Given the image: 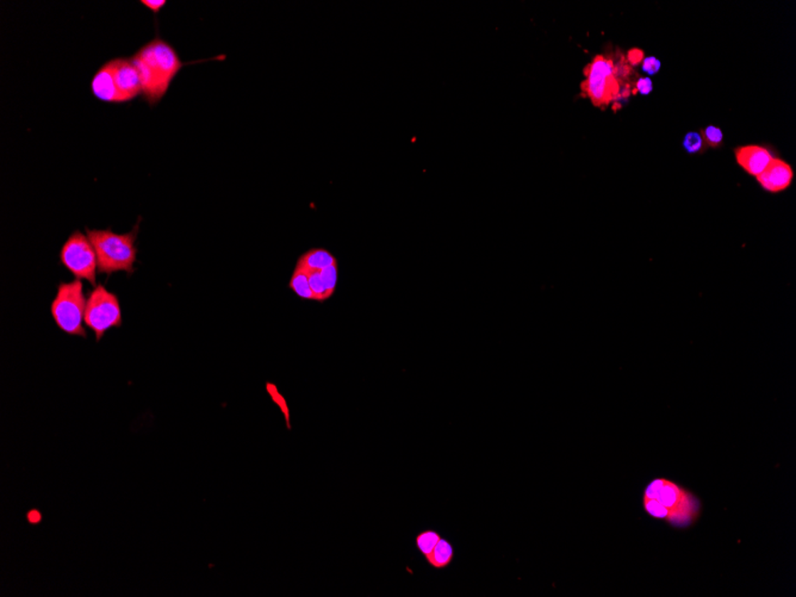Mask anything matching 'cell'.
Masks as SVG:
<instances>
[{
    "label": "cell",
    "mask_w": 796,
    "mask_h": 597,
    "mask_svg": "<svg viewBox=\"0 0 796 597\" xmlns=\"http://www.w3.org/2000/svg\"><path fill=\"white\" fill-rule=\"evenodd\" d=\"M130 58L139 72L141 95L150 106L164 98L180 70L187 66L176 49L159 36L140 48Z\"/></svg>",
    "instance_id": "cell-1"
},
{
    "label": "cell",
    "mask_w": 796,
    "mask_h": 597,
    "mask_svg": "<svg viewBox=\"0 0 796 597\" xmlns=\"http://www.w3.org/2000/svg\"><path fill=\"white\" fill-rule=\"evenodd\" d=\"M643 508L650 516L687 529L701 516V501L694 492L668 478H654L643 494Z\"/></svg>",
    "instance_id": "cell-2"
},
{
    "label": "cell",
    "mask_w": 796,
    "mask_h": 597,
    "mask_svg": "<svg viewBox=\"0 0 796 597\" xmlns=\"http://www.w3.org/2000/svg\"><path fill=\"white\" fill-rule=\"evenodd\" d=\"M86 235L95 248L98 262L99 274H110L117 272L134 274V264L137 256L136 237L139 223L127 234H117L111 229H88Z\"/></svg>",
    "instance_id": "cell-3"
},
{
    "label": "cell",
    "mask_w": 796,
    "mask_h": 597,
    "mask_svg": "<svg viewBox=\"0 0 796 597\" xmlns=\"http://www.w3.org/2000/svg\"><path fill=\"white\" fill-rule=\"evenodd\" d=\"M92 95L104 103L132 102L141 95L139 72L132 58H116L104 63L91 81Z\"/></svg>",
    "instance_id": "cell-4"
},
{
    "label": "cell",
    "mask_w": 796,
    "mask_h": 597,
    "mask_svg": "<svg viewBox=\"0 0 796 597\" xmlns=\"http://www.w3.org/2000/svg\"><path fill=\"white\" fill-rule=\"evenodd\" d=\"M629 62L617 65L613 58L604 55H597L585 68V81L582 90L595 106L609 105L617 102L620 97H626L622 88V79L631 73Z\"/></svg>",
    "instance_id": "cell-5"
},
{
    "label": "cell",
    "mask_w": 796,
    "mask_h": 597,
    "mask_svg": "<svg viewBox=\"0 0 796 597\" xmlns=\"http://www.w3.org/2000/svg\"><path fill=\"white\" fill-rule=\"evenodd\" d=\"M86 302L88 299L85 298L84 286L80 279L58 285L56 296L51 303V313L60 331L68 336H80L84 339L88 338L83 324Z\"/></svg>",
    "instance_id": "cell-6"
},
{
    "label": "cell",
    "mask_w": 796,
    "mask_h": 597,
    "mask_svg": "<svg viewBox=\"0 0 796 597\" xmlns=\"http://www.w3.org/2000/svg\"><path fill=\"white\" fill-rule=\"evenodd\" d=\"M84 322L95 333L97 343L111 328L122 327L123 320L117 295L110 292L104 285L95 286L86 302Z\"/></svg>",
    "instance_id": "cell-7"
},
{
    "label": "cell",
    "mask_w": 796,
    "mask_h": 597,
    "mask_svg": "<svg viewBox=\"0 0 796 597\" xmlns=\"http://www.w3.org/2000/svg\"><path fill=\"white\" fill-rule=\"evenodd\" d=\"M60 262L75 279L88 281L92 286H97L98 262L88 235L79 230L70 234L60 251Z\"/></svg>",
    "instance_id": "cell-8"
},
{
    "label": "cell",
    "mask_w": 796,
    "mask_h": 597,
    "mask_svg": "<svg viewBox=\"0 0 796 597\" xmlns=\"http://www.w3.org/2000/svg\"><path fill=\"white\" fill-rule=\"evenodd\" d=\"M756 179L764 191L769 193L783 192L792 185L794 171L788 162L774 157Z\"/></svg>",
    "instance_id": "cell-9"
},
{
    "label": "cell",
    "mask_w": 796,
    "mask_h": 597,
    "mask_svg": "<svg viewBox=\"0 0 796 597\" xmlns=\"http://www.w3.org/2000/svg\"><path fill=\"white\" fill-rule=\"evenodd\" d=\"M774 157L770 152L760 146L739 147L735 150L738 165L749 175L758 177Z\"/></svg>",
    "instance_id": "cell-10"
},
{
    "label": "cell",
    "mask_w": 796,
    "mask_h": 597,
    "mask_svg": "<svg viewBox=\"0 0 796 597\" xmlns=\"http://www.w3.org/2000/svg\"><path fill=\"white\" fill-rule=\"evenodd\" d=\"M298 265L307 271H322L337 264L335 256L323 248H314L300 255Z\"/></svg>",
    "instance_id": "cell-11"
},
{
    "label": "cell",
    "mask_w": 796,
    "mask_h": 597,
    "mask_svg": "<svg viewBox=\"0 0 796 597\" xmlns=\"http://www.w3.org/2000/svg\"><path fill=\"white\" fill-rule=\"evenodd\" d=\"M424 561L434 570H445L454 561L453 544L441 536V539L439 540L433 552Z\"/></svg>",
    "instance_id": "cell-12"
},
{
    "label": "cell",
    "mask_w": 796,
    "mask_h": 597,
    "mask_svg": "<svg viewBox=\"0 0 796 597\" xmlns=\"http://www.w3.org/2000/svg\"><path fill=\"white\" fill-rule=\"evenodd\" d=\"M289 288L296 294L298 297L307 301H315V296L311 291L307 271L297 264L296 269L293 271V277L290 279Z\"/></svg>",
    "instance_id": "cell-13"
},
{
    "label": "cell",
    "mask_w": 796,
    "mask_h": 597,
    "mask_svg": "<svg viewBox=\"0 0 796 597\" xmlns=\"http://www.w3.org/2000/svg\"><path fill=\"white\" fill-rule=\"evenodd\" d=\"M440 539H441L440 533L434 529H424L415 536V546L426 559L433 552Z\"/></svg>",
    "instance_id": "cell-14"
},
{
    "label": "cell",
    "mask_w": 796,
    "mask_h": 597,
    "mask_svg": "<svg viewBox=\"0 0 796 597\" xmlns=\"http://www.w3.org/2000/svg\"><path fill=\"white\" fill-rule=\"evenodd\" d=\"M266 391L267 393L270 395L271 400H272V401H273L274 403H276V405L279 407L281 412H283V415H284V417H286V427H288V430H291V417H290V408L289 405H288V402H286V397L283 396V395L279 393V390H278L277 385H276V384H273V383H266Z\"/></svg>",
    "instance_id": "cell-15"
},
{
    "label": "cell",
    "mask_w": 796,
    "mask_h": 597,
    "mask_svg": "<svg viewBox=\"0 0 796 597\" xmlns=\"http://www.w3.org/2000/svg\"><path fill=\"white\" fill-rule=\"evenodd\" d=\"M304 270H305V269H304ZM307 274L311 291H313L315 296V301L320 303L325 302L327 299H329V296L328 292L325 290V284H323V281H322L320 271H307Z\"/></svg>",
    "instance_id": "cell-16"
},
{
    "label": "cell",
    "mask_w": 796,
    "mask_h": 597,
    "mask_svg": "<svg viewBox=\"0 0 796 597\" xmlns=\"http://www.w3.org/2000/svg\"><path fill=\"white\" fill-rule=\"evenodd\" d=\"M337 270H339L337 264H334L332 266L320 271L322 281L325 284V290L328 292L329 298L335 294L336 285H337Z\"/></svg>",
    "instance_id": "cell-17"
},
{
    "label": "cell",
    "mask_w": 796,
    "mask_h": 597,
    "mask_svg": "<svg viewBox=\"0 0 796 597\" xmlns=\"http://www.w3.org/2000/svg\"><path fill=\"white\" fill-rule=\"evenodd\" d=\"M701 137L703 142L707 143L709 147L718 148L723 143V134L720 128L709 125V127L702 129Z\"/></svg>",
    "instance_id": "cell-18"
},
{
    "label": "cell",
    "mask_w": 796,
    "mask_h": 597,
    "mask_svg": "<svg viewBox=\"0 0 796 597\" xmlns=\"http://www.w3.org/2000/svg\"><path fill=\"white\" fill-rule=\"evenodd\" d=\"M684 150H687L689 154L700 153L702 147H703V140H702L701 134H698L696 131L688 133L687 135L684 136Z\"/></svg>",
    "instance_id": "cell-19"
},
{
    "label": "cell",
    "mask_w": 796,
    "mask_h": 597,
    "mask_svg": "<svg viewBox=\"0 0 796 597\" xmlns=\"http://www.w3.org/2000/svg\"><path fill=\"white\" fill-rule=\"evenodd\" d=\"M661 61L654 56H649V58H644L643 60V71L645 73L654 76L657 74L661 70Z\"/></svg>",
    "instance_id": "cell-20"
},
{
    "label": "cell",
    "mask_w": 796,
    "mask_h": 597,
    "mask_svg": "<svg viewBox=\"0 0 796 597\" xmlns=\"http://www.w3.org/2000/svg\"><path fill=\"white\" fill-rule=\"evenodd\" d=\"M636 88L640 95H647L654 90V84L650 78H640L639 81H637Z\"/></svg>",
    "instance_id": "cell-21"
},
{
    "label": "cell",
    "mask_w": 796,
    "mask_h": 597,
    "mask_svg": "<svg viewBox=\"0 0 796 597\" xmlns=\"http://www.w3.org/2000/svg\"><path fill=\"white\" fill-rule=\"evenodd\" d=\"M141 4L146 6L147 9H150L153 14H159L164 8L166 1L164 0H142Z\"/></svg>",
    "instance_id": "cell-22"
},
{
    "label": "cell",
    "mask_w": 796,
    "mask_h": 597,
    "mask_svg": "<svg viewBox=\"0 0 796 597\" xmlns=\"http://www.w3.org/2000/svg\"><path fill=\"white\" fill-rule=\"evenodd\" d=\"M644 60V53L640 49H631L627 54V62L631 65H639Z\"/></svg>",
    "instance_id": "cell-23"
}]
</instances>
